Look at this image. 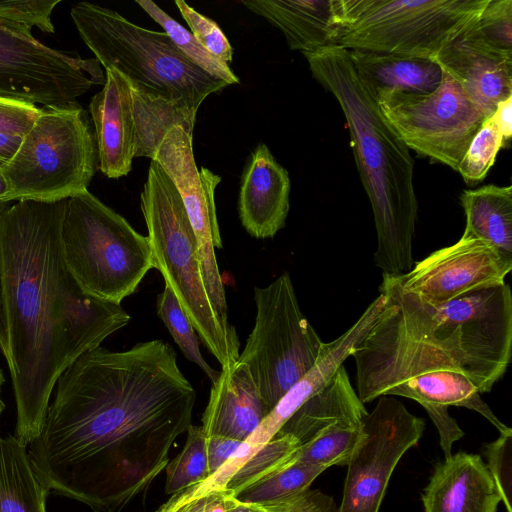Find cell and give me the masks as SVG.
I'll list each match as a JSON object with an SVG mask.
<instances>
[{
	"label": "cell",
	"instance_id": "cell-3",
	"mask_svg": "<svg viewBox=\"0 0 512 512\" xmlns=\"http://www.w3.org/2000/svg\"><path fill=\"white\" fill-rule=\"evenodd\" d=\"M303 55L313 77L335 97L346 118L357 169L374 215V263L385 275L406 274L413 267L418 211L409 148L383 116L349 50L333 45Z\"/></svg>",
	"mask_w": 512,
	"mask_h": 512
},
{
	"label": "cell",
	"instance_id": "cell-37",
	"mask_svg": "<svg viewBox=\"0 0 512 512\" xmlns=\"http://www.w3.org/2000/svg\"><path fill=\"white\" fill-rule=\"evenodd\" d=\"M476 27L488 44L512 53V0H489Z\"/></svg>",
	"mask_w": 512,
	"mask_h": 512
},
{
	"label": "cell",
	"instance_id": "cell-38",
	"mask_svg": "<svg viewBox=\"0 0 512 512\" xmlns=\"http://www.w3.org/2000/svg\"><path fill=\"white\" fill-rule=\"evenodd\" d=\"M486 465L498 489L506 512H512V432L500 436L485 446Z\"/></svg>",
	"mask_w": 512,
	"mask_h": 512
},
{
	"label": "cell",
	"instance_id": "cell-26",
	"mask_svg": "<svg viewBox=\"0 0 512 512\" xmlns=\"http://www.w3.org/2000/svg\"><path fill=\"white\" fill-rule=\"evenodd\" d=\"M461 203L466 215L462 236L483 241L512 262V187L490 184L464 190Z\"/></svg>",
	"mask_w": 512,
	"mask_h": 512
},
{
	"label": "cell",
	"instance_id": "cell-17",
	"mask_svg": "<svg viewBox=\"0 0 512 512\" xmlns=\"http://www.w3.org/2000/svg\"><path fill=\"white\" fill-rule=\"evenodd\" d=\"M385 304L386 298L380 294L347 331L332 342L324 343L315 365L284 394L257 429L241 444L236 452L238 456L246 461L274 437L304 402L328 384L338 368L352 355L356 344L379 318Z\"/></svg>",
	"mask_w": 512,
	"mask_h": 512
},
{
	"label": "cell",
	"instance_id": "cell-16",
	"mask_svg": "<svg viewBox=\"0 0 512 512\" xmlns=\"http://www.w3.org/2000/svg\"><path fill=\"white\" fill-rule=\"evenodd\" d=\"M512 262L481 240L461 236L436 250L406 274L396 276L403 291L430 304H442L464 294L505 283Z\"/></svg>",
	"mask_w": 512,
	"mask_h": 512
},
{
	"label": "cell",
	"instance_id": "cell-31",
	"mask_svg": "<svg viewBox=\"0 0 512 512\" xmlns=\"http://www.w3.org/2000/svg\"><path fill=\"white\" fill-rule=\"evenodd\" d=\"M299 449L300 444L293 436L274 435L235 471L223 489L235 496L250 484L293 462Z\"/></svg>",
	"mask_w": 512,
	"mask_h": 512
},
{
	"label": "cell",
	"instance_id": "cell-10",
	"mask_svg": "<svg viewBox=\"0 0 512 512\" xmlns=\"http://www.w3.org/2000/svg\"><path fill=\"white\" fill-rule=\"evenodd\" d=\"M489 0H339L337 45L435 58L479 19Z\"/></svg>",
	"mask_w": 512,
	"mask_h": 512
},
{
	"label": "cell",
	"instance_id": "cell-36",
	"mask_svg": "<svg viewBox=\"0 0 512 512\" xmlns=\"http://www.w3.org/2000/svg\"><path fill=\"white\" fill-rule=\"evenodd\" d=\"M175 5L188 24L192 35L211 54L227 64L230 63L233 59V47L219 25L183 0H176Z\"/></svg>",
	"mask_w": 512,
	"mask_h": 512
},
{
	"label": "cell",
	"instance_id": "cell-19",
	"mask_svg": "<svg viewBox=\"0 0 512 512\" xmlns=\"http://www.w3.org/2000/svg\"><path fill=\"white\" fill-rule=\"evenodd\" d=\"M291 182L269 148L260 143L242 173L238 212L242 226L254 238H272L285 226Z\"/></svg>",
	"mask_w": 512,
	"mask_h": 512
},
{
	"label": "cell",
	"instance_id": "cell-28",
	"mask_svg": "<svg viewBox=\"0 0 512 512\" xmlns=\"http://www.w3.org/2000/svg\"><path fill=\"white\" fill-rule=\"evenodd\" d=\"M131 96L134 157H148L152 160L166 133L175 126H180L193 134L197 112L133 87Z\"/></svg>",
	"mask_w": 512,
	"mask_h": 512
},
{
	"label": "cell",
	"instance_id": "cell-14",
	"mask_svg": "<svg viewBox=\"0 0 512 512\" xmlns=\"http://www.w3.org/2000/svg\"><path fill=\"white\" fill-rule=\"evenodd\" d=\"M425 422L397 399L381 396L362 420L363 437L347 464L336 512H379L390 477L402 456L418 443Z\"/></svg>",
	"mask_w": 512,
	"mask_h": 512
},
{
	"label": "cell",
	"instance_id": "cell-45",
	"mask_svg": "<svg viewBox=\"0 0 512 512\" xmlns=\"http://www.w3.org/2000/svg\"><path fill=\"white\" fill-rule=\"evenodd\" d=\"M21 141V136L0 132V165H4L12 159L17 152Z\"/></svg>",
	"mask_w": 512,
	"mask_h": 512
},
{
	"label": "cell",
	"instance_id": "cell-44",
	"mask_svg": "<svg viewBox=\"0 0 512 512\" xmlns=\"http://www.w3.org/2000/svg\"><path fill=\"white\" fill-rule=\"evenodd\" d=\"M490 117L503 135L505 142L508 141L512 135V96L498 103Z\"/></svg>",
	"mask_w": 512,
	"mask_h": 512
},
{
	"label": "cell",
	"instance_id": "cell-42",
	"mask_svg": "<svg viewBox=\"0 0 512 512\" xmlns=\"http://www.w3.org/2000/svg\"><path fill=\"white\" fill-rule=\"evenodd\" d=\"M242 443V441L219 435L206 436L209 478L236 453Z\"/></svg>",
	"mask_w": 512,
	"mask_h": 512
},
{
	"label": "cell",
	"instance_id": "cell-5",
	"mask_svg": "<svg viewBox=\"0 0 512 512\" xmlns=\"http://www.w3.org/2000/svg\"><path fill=\"white\" fill-rule=\"evenodd\" d=\"M405 323L443 350L475 385L489 392L505 374L512 348V296L506 283L430 304L383 274L379 287Z\"/></svg>",
	"mask_w": 512,
	"mask_h": 512
},
{
	"label": "cell",
	"instance_id": "cell-24",
	"mask_svg": "<svg viewBox=\"0 0 512 512\" xmlns=\"http://www.w3.org/2000/svg\"><path fill=\"white\" fill-rule=\"evenodd\" d=\"M367 413L342 365L328 384L304 402L276 434L293 436L301 447L334 429L361 425Z\"/></svg>",
	"mask_w": 512,
	"mask_h": 512
},
{
	"label": "cell",
	"instance_id": "cell-29",
	"mask_svg": "<svg viewBox=\"0 0 512 512\" xmlns=\"http://www.w3.org/2000/svg\"><path fill=\"white\" fill-rule=\"evenodd\" d=\"M325 469L294 460L250 484L235 497L241 502L269 506L290 502L306 491Z\"/></svg>",
	"mask_w": 512,
	"mask_h": 512
},
{
	"label": "cell",
	"instance_id": "cell-47",
	"mask_svg": "<svg viewBox=\"0 0 512 512\" xmlns=\"http://www.w3.org/2000/svg\"><path fill=\"white\" fill-rule=\"evenodd\" d=\"M9 195V184L4 175L2 165H0V211L6 208L8 203L7 198Z\"/></svg>",
	"mask_w": 512,
	"mask_h": 512
},
{
	"label": "cell",
	"instance_id": "cell-18",
	"mask_svg": "<svg viewBox=\"0 0 512 512\" xmlns=\"http://www.w3.org/2000/svg\"><path fill=\"white\" fill-rule=\"evenodd\" d=\"M476 22L432 60L490 117L498 103L512 96V53L488 44Z\"/></svg>",
	"mask_w": 512,
	"mask_h": 512
},
{
	"label": "cell",
	"instance_id": "cell-41",
	"mask_svg": "<svg viewBox=\"0 0 512 512\" xmlns=\"http://www.w3.org/2000/svg\"><path fill=\"white\" fill-rule=\"evenodd\" d=\"M229 494L225 489H211L178 505H162L155 512H226Z\"/></svg>",
	"mask_w": 512,
	"mask_h": 512
},
{
	"label": "cell",
	"instance_id": "cell-49",
	"mask_svg": "<svg viewBox=\"0 0 512 512\" xmlns=\"http://www.w3.org/2000/svg\"><path fill=\"white\" fill-rule=\"evenodd\" d=\"M4 382H5V377H4L2 369L0 368V414L3 412V410L5 408V404L1 398V389H2V385L4 384Z\"/></svg>",
	"mask_w": 512,
	"mask_h": 512
},
{
	"label": "cell",
	"instance_id": "cell-12",
	"mask_svg": "<svg viewBox=\"0 0 512 512\" xmlns=\"http://www.w3.org/2000/svg\"><path fill=\"white\" fill-rule=\"evenodd\" d=\"M104 83L95 57L49 47L34 37L32 27L0 19V96L63 107Z\"/></svg>",
	"mask_w": 512,
	"mask_h": 512
},
{
	"label": "cell",
	"instance_id": "cell-25",
	"mask_svg": "<svg viewBox=\"0 0 512 512\" xmlns=\"http://www.w3.org/2000/svg\"><path fill=\"white\" fill-rule=\"evenodd\" d=\"M350 59L375 98L389 93L428 94L443 71L432 59L367 50H349Z\"/></svg>",
	"mask_w": 512,
	"mask_h": 512
},
{
	"label": "cell",
	"instance_id": "cell-8",
	"mask_svg": "<svg viewBox=\"0 0 512 512\" xmlns=\"http://www.w3.org/2000/svg\"><path fill=\"white\" fill-rule=\"evenodd\" d=\"M60 242L79 286L105 301L120 304L153 268L148 237L88 190L67 199Z\"/></svg>",
	"mask_w": 512,
	"mask_h": 512
},
{
	"label": "cell",
	"instance_id": "cell-33",
	"mask_svg": "<svg viewBox=\"0 0 512 512\" xmlns=\"http://www.w3.org/2000/svg\"><path fill=\"white\" fill-rule=\"evenodd\" d=\"M156 307L157 315L184 356L199 366L213 383L219 372L203 358L200 352L198 334L168 286L165 285L163 291L157 295Z\"/></svg>",
	"mask_w": 512,
	"mask_h": 512
},
{
	"label": "cell",
	"instance_id": "cell-21",
	"mask_svg": "<svg viewBox=\"0 0 512 512\" xmlns=\"http://www.w3.org/2000/svg\"><path fill=\"white\" fill-rule=\"evenodd\" d=\"M422 502L425 512H497L501 497L481 456L460 451L435 465Z\"/></svg>",
	"mask_w": 512,
	"mask_h": 512
},
{
	"label": "cell",
	"instance_id": "cell-27",
	"mask_svg": "<svg viewBox=\"0 0 512 512\" xmlns=\"http://www.w3.org/2000/svg\"><path fill=\"white\" fill-rule=\"evenodd\" d=\"M49 489L34 470L27 446L0 437V512H46Z\"/></svg>",
	"mask_w": 512,
	"mask_h": 512
},
{
	"label": "cell",
	"instance_id": "cell-23",
	"mask_svg": "<svg viewBox=\"0 0 512 512\" xmlns=\"http://www.w3.org/2000/svg\"><path fill=\"white\" fill-rule=\"evenodd\" d=\"M241 4L279 29L291 50L305 54L338 43L339 0H245Z\"/></svg>",
	"mask_w": 512,
	"mask_h": 512
},
{
	"label": "cell",
	"instance_id": "cell-13",
	"mask_svg": "<svg viewBox=\"0 0 512 512\" xmlns=\"http://www.w3.org/2000/svg\"><path fill=\"white\" fill-rule=\"evenodd\" d=\"M376 99L383 116L408 148L455 171L488 118L445 71L431 93H389Z\"/></svg>",
	"mask_w": 512,
	"mask_h": 512
},
{
	"label": "cell",
	"instance_id": "cell-4",
	"mask_svg": "<svg viewBox=\"0 0 512 512\" xmlns=\"http://www.w3.org/2000/svg\"><path fill=\"white\" fill-rule=\"evenodd\" d=\"M386 298V297H385ZM357 395L364 404L381 396L418 402L434 422L445 457L464 432L449 415V406L474 410L500 433L512 432L482 400L459 366L440 348L417 335L386 298L379 318L356 344Z\"/></svg>",
	"mask_w": 512,
	"mask_h": 512
},
{
	"label": "cell",
	"instance_id": "cell-9",
	"mask_svg": "<svg viewBox=\"0 0 512 512\" xmlns=\"http://www.w3.org/2000/svg\"><path fill=\"white\" fill-rule=\"evenodd\" d=\"M98 168V151L88 112L79 105L42 107L21 144L2 165L8 203L53 202L88 190Z\"/></svg>",
	"mask_w": 512,
	"mask_h": 512
},
{
	"label": "cell",
	"instance_id": "cell-40",
	"mask_svg": "<svg viewBox=\"0 0 512 512\" xmlns=\"http://www.w3.org/2000/svg\"><path fill=\"white\" fill-rule=\"evenodd\" d=\"M40 110L35 104L0 96V132L23 137Z\"/></svg>",
	"mask_w": 512,
	"mask_h": 512
},
{
	"label": "cell",
	"instance_id": "cell-35",
	"mask_svg": "<svg viewBox=\"0 0 512 512\" xmlns=\"http://www.w3.org/2000/svg\"><path fill=\"white\" fill-rule=\"evenodd\" d=\"M504 144L503 135L491 117H488L470 142L457 172L467 183L482 181Z\"/></svg>",
	"mask_w": 512,
	"mask_h": 512
},
{
	"label": "cell",
	"instance_id": "cell-6",
	"mask_svg": "<svg viewBox=\"0 0 512 512\" xmlns=\"http://www.w3.org/2000/svg\"><path fill=\"white\" fill-rule=\"evenodd\" d=\"M74 25L101 66L124 76L131 87L197 112L228 86L188 60L164 32L138 26L110 8L82 1L70 10Z\"/></svg>",
	"mask_w": 512,
	"mask_h": 512
},
{
	"label": "cell",
	"instance_id": "cell-32",
	"mask_svg": "<svg viewBox=\"0 0 512 512\" xmlns=\"http://www.w3.org/2000/svg\"><path fill=\"white\" fill-rule=\"evenodd\" d=\"M165 469L167 494H177L209 478L206 435L201 426H189L183 449Z\"/></svg>",
	"mask_w": 512,
	"mask_h": 512
},
{
	"label": "cell",
	"instance_id": "cell-46",
	"mask_svg": "<svg viewBox=\"0 0 512 512\" xmlns=\"http://www.w3.org/2000/svg\"><path fill=\"white\" fill-rule=\"evenodd\" d=\"M226 512H268V507L253 503L241 502L230 493L227 498Z\"/></svg>",
	"mask_w": 512,
	"mask_h": 512
},
{
	"label": "cell",
	"instance_id": "cell-34",
	"mask_svg": "<svg viewBox=\"0 0 512 512\" xmlns=\"http://www.w3.org/2000/svg\"><path fill=\"white\" fill-rule=\"evenodd\" d=\"M362 437V424L334 429L301 446L295 460L323 469L347 465Z\"/></svg>",
	"mask_w": 512,
	"mask_h": 512
},
{
	"label": "cell",
	"instance_id": "cell-22",
	"mask_svg": "<svg viewBox=\"0 0 512 512\" xmlns=\"http://www.w3.org/2000/svg\"><path fill=\"white\" fill-rule=\"evenodd\" d=\"M269 413L248 366L237 360L222 367L212 383L201 427L206 436L244 442Z\"/></svg>",
	"mask_w": 512,
	"mask_h": 512
},
{
	"label": "cell",
	"instance_id": "cell-7",
	"mask_svg": "<svg viewBox=\"0 0 512 512\" xmlns=\"http://www.w3.org/2000/svg\"><path fill=\"white\" fill-rule=\"evenodd\" d=\"M153 268L170 288L199 339L221 364L238 360L235 328L215 309L203 279L196 238L183 201L171 179L151 160L140 195Z\"/></svg>",
	"mask_w": 512,
	"mask_h": 512
},
{
	"label": "cell",
	"instance_id": "cell-1",
	"mask_svg": "<svg viewBox=\"0 0 512 512\" xmlns=\"http://www.w3.org/2000/svg\"><path fill=\"white\" fill-rule=\"evenodd\" d=\"M176 356L161 340L99 346L61 373L28 449L49 490L96 512H121L146 493L191 425L196 391Z\"/></svg>",
	"mask_w": 512,
	"mask_h": 512
},
{
	"label": "cell",
	"instance_id": "cell-2",
	"mask_svg": "<svg viewBox=\"0 0 512 512\" xmlns=\"http://www.w3.org/2000/svg\"><path fill=\"white\" fill-rule=\"evenodd\" d=\"M66 202L20 200L0 211V350L16 402L14 436L25 446L41 432L61 373L131 319L68 271L60 242Z\"/></svg>",
	"mask_w": 512,
	"mask_h": 512
},
{
	"label": "cell",
	"instance_id": "cell-48",
	"mask_svg": "<svg viewBox=\"0 0 512 512\" xmlns=\"http://www.w3.org/2000/svg\"><path fill=\"white\" fill-rule=\"evenodd\" d=\"M290 502L276 504V505H269V506H267L268 512H288Z\"/></svg>",
	"mask_w": 512,
	"mask_h": 512
},
{
	"label": "cell",
	"instance_id": "cell-30",
	"mask_svg": "<svg viewBox=\"0 0 512 512\" xmlns=\"http://www.w3.org/2000/svg\"><path fill=\"white\" fill-rule=\"evenodd\" d=\"M135 2L164 29V33L193 64L228 85L239 83L238 76L227 63L211 54L190 31L163 11L156 3L151 0H136Z\"/></svg>",
	"mask_w": 512,
	"mask_h": 512
},
{
	"label": "cell",
	"instance_id": "cell-15",
	"mask_svg": "<svg viewBox=\"0 0 512 512\" xmlns=\"http://www.w3.org/2000/svg\"><path fill=\"white\" fill-rule=\"evenodd\" d=\"M192 139L193 134L182 127H173L160 142L152 160L162 167L183 201L196 238L207 292L220 317L229 322L225 290L215 255V248H222L215 206V189L221 177L207 168H197Z\"/></svg>",
	"mask_w": 512,
	"mask_h": 512
},
{
	"label": "cell",
	"instance_id": "cell-11",
	"mask_svg": "<svg viewBox=\"0 0 512 512\" xmlns=\"http://www.w3.org/2000/svg\"><path fill=\"white\" fill-rule=\"evenodd\" d=\"M256 318L238 361L270 411L317 362L324 342L305 318L288 272L255 287Z\"/></svg>",
	"mask_w": 512,
	"mask_h": 512
},
{
	"label": "cell",
	"instance_id": "cell-20",
	"mask_svg": "<svg viewBox=\"0 0 512 512\" xmlns=\"http://www.w3.org/2000/svg\"><path fill=\"white\" fill-rule=\"evenodd\" d=\"M98 168L108 178L127 176L134 158V120L131 87L113 69L105 70L103 88L90 100Z\"/></svg>",
	"mask_w": 512,
	"mask_h": 512
},
{
	"label": "cell",
	"instance_id": "cell-39",
	"mask_svg": "<svg viewBox=\"0 0 512 512\" xmlns=\"http://www.w3.org/2000/svg\"><path fill=\"white\" fill-rule=\"evenodd\" d=\"M60 2L61 0H3L0 1V19L36 27L45 33H54L51 15Z\"/></svg>",
	"mask_w": 512,
	"mask_h": 512
},
{
	"label": "cell",
	"instance_id": "cell-43",
	"mask_svg": "<svg viewBox=\"0 0 512 512\" xmlns=\"http://www.w3.org/2000/svg\"><path fill=\"white\" fill-rule=\"evenodd\" d=\"M288 512H336V507L331 496L316 489L292 500Z\"/></svg>",
	"mask_w": 512,
	"mask_h": 512
}]
</instances>
